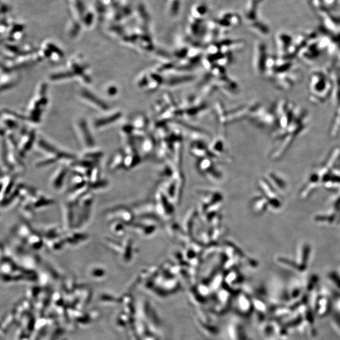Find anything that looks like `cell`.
<instances>
[{
	"label": "cell",
	"instance_id": "1",
	"mask_svg": "<svg viewBox=\"0 0 340 340\" xmlns=\"http://www.w3.org/2000/svg\"><path fill=\"white\" fill-rule=\"evenodd\" d=\"M82 97H84L85 99H87L90 102H93L94 104L97 105L99 107H101L102 109L107 110L108 109V106L105 103L101 100L97 98L96 96H95L94 95L87 91H84L82 93Z\"/></svg>",
	"mask_w": 340,
	"mask_h": 340
},
{
	"label": "cell",
	"instance_id": "2",
	"mask_svg": "<svg viewBox=\"0 0 340 340\" xmlns=\"http://www.w3.org/2000/svg\"><path fill=\"white\" fill-rule=\"evenodd\" d=\"M120 117H121V114L117 113L116 114L112 115L111 116L107 117V118L98 120V121L96 122V126L99 127L106 126V125L112 123V122L117 121V120Z\"/></svg>",
	"mask_w": 340,
	"mask_h": 340
},
{
	"label": "cell",
	"instance_id": "3",
	"mask_svg": "<svg viewBox=\"0 0 340 340\" xmlns=\"http://www.w3.org/2000/svg\"><path fill=\"white\" fill-rule=\"evenodd\" d=\"M80 127L82 129V134H83L84 138L87 145H88L89 146H93L94 143L93 139H92V136L90 134L88 127H87L85 122H80Z\"/></svg>",
	"mask_w": 340,
	"mask_h": 340
},
{
	"label": "cell",
	"instance_id": "4",
	"mask_svg": "<svg viewBox=\"0 0 340 340\" xmlns=\"http://www.w3.org/2000/svg\"><path fill=\"white\" fill-rule=\"evenodd\" d=\"M72 76L71 72H62L61 74H54L51 76V79L54 80L61 79L65 77H69Z\"/></svg>",
	"mask_w": 340,
	"mask_h": 340
}]
</instances>
